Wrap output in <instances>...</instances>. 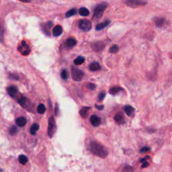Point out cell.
<instances>
[{
    "label": "cell",
    "instance_id": "1",
    "mask_svg": "<svg viewBox=\"0 0 172 172\" xmlns=\"http://www.w3.org/2000/svg\"><path fill=\"white\" fill-rule=\"evenodd\" d=\"M89 147V151L95 156L102 158V159H104L108 156V152L107 149L97 141H92L90 143Z\"/></svg>",
    "mask_w": 172,
    "mask_h": 172
},
{
    "label": "cell",
    "instance_id": "2",
    "mask_svg": "<svg viewBox=\"0 0 172 172\" xmlns=\"http://www.w3.org/2000/svg\"><path fill=\"white\" fill-rule=\"evenodd\" d=\"M108 7L107 3L103 2L102 4H98L96 7H95L94 12V16H93V19L94 20H98L102 18V16L104 13V11Z\"/></svg>",
    "mask_w": 172,
    "mask_h": 172
},
{
    "label": "cell",
    "instance_id": "3",
    "mask_svg": "<svg viewBox=\"0 0 172 172\" xmlns=\"http://www.w3.org/2000/svg\"><path fill=\"white\" fill-rule=\"evenodd\" d=\"M71 74L73 80L75 81H80L83 77L84 73L80 69H77L76 67H72Z\"/></svg>",
    "mask_w": 172,
    "mask_h": 172
},
{
    "label": "cell",
    "instance_id": "4",
    "mask_svg": "<svg viewBox=\"0 0 172 172\" xmlns=\"http://www.w3.org/2000/svg\"><path fill=\"white\" fill-rule=\"evenodd\" d=\"M56 129H57V127H56L55 121H54L53 116H51V118H49V121H48V135L49 136V137H51V138L53 137L54 134L55 133Z\"/></svg>",
    "mask_w": 172,
    "mask_h": 172
},
{
    "label": "cell",
    "instance_id": "5",
    "mask_svg": "<svg viewBox=\"0 0 172 172\" xmlns=\"http://www.w3.org/2000/svg\"><path fill=\"white\" fill-rule=\"evenodd\" d=\"M92 22L88 20L83 19V20H81L79 22V28L84 32L89 31L92 29Z\"/></svg>",
    "mask_w": 172,
    "mask_h": 172
},
{
    "label": "cell",
    "instance_id": "6",
    "mask_svg": "<svg viewBox=\"0 0 172 172\" xmlns=\"http://www.w3.org/2000/svg\"><path fill=\"white\" fill-rule=\"evenodd\" d=\"M90 122H91L92 126L97 127L100 126L101 123V119L96 115H92L90 117Z\"/></svg>",
    "mask_w": 172,
    "mask_h": 172
},
{
    "label": "cell",
    "instance_id": "7",
    "mask_svg": "<svg viewBox=\"0 0 172 172\" xmlns=\"http://www.w3.org/2000/svg\"><path fill=\"white\" fill-rule=\"evenodd\" d=\"M77 45V40L74 38H69L65 42V46L67 48H71Z\"/></svg>",
    "mask_w": 172,
    "mask_h": 172
},
{
    "label": "cell",
    "instance_id": "8",
    "mask_svg": "<svg viewBox=\"0 0 172 172\" xmlns=\"http://www.w3.org/2000/svg\"><path fill=\"white\" fill-rule=\"evenodd\" d=\"M127 4L129 5V6L131 7H136V6H140V5H143L144 4H146L147 2H144L142 1H139V0H137V1H135V0H130V1H126Z\"/></svg>",
    "mask_w": 172,
    "mask_h": 172
},
{
    "label": "cell",
    "instance_id": "9",
    "mask_svg": "<svg viewBox=\"0 0 172 172\" xmlns=\"http://www.w3.org/2000/svg\"><path fill=\"white\" fill-rule=\"evenodd\" d=\"M105 45L102 42H97L92 44V48L95 51H100L104 48Z\"/></svg>",
    "mask_w": 172,
    "mask_h": 172
},
{
    "label": "cell",
    "instance_id": "10",
    "mask_svg": "<svg viewBox=\"0 0 172 172\" xmlns=\"http://www.w3.org/2000/svg\"><path fill=\"white\" fill-rule=\"evenodd\" d=\"M124 110L125 112V113H126L129 116H132L135 111V108L130 105L125 106L124 107Z\"/></svg>",
    "mask_w": 172,
    "mask_h": 172
},
{
    "label": "cell",
    "instance_id": "11",
    "mask_svg": "<svg viewBox=\"0 0 172 172\" xmlns=\"http://www.w3.org/2000/svg\"><path fill=\"white\" fill-rule=\"evenodd\" d=\"M27 122V120L25 117H19L16 120V124L17 126L20 127H24Z\"/></svg>",
    "mask_w": 172,
    "mask_h": 172
},
{
    "label": "cell",
    "instance_id": "12",
    "mask_svg": "<svg viewBox=\"0 0 172 172\" xmlns=\"http://www.w3.org/2000/svg\"><path fill=\"white\" fill-rule=\"evenodd\" d=\"M63 33V28L61 26L57 25L53 30V34L54 36L57 37L61 35Z\"/></svg>",
    "mask_w": 172,
    "mask_h": 172
},
{
    "label": "cell",
    "instance_id": "13",
    "mask_svg": "<svg viewBox=\"0 0 172 172\" xmlns=\"http://www.w3.org/2000/svg\"><path fill=\"white\" fill-rule=\"evenodd\" d=\"M110 24V21L109 20H107L104 22H103L102 23L98 24V25H96V26H95V29H96V31H101V30H103V28H105L106 27H107Z\"/></svg>",
    "mask_w": 172,
    "mask_h": 172
},
{
    "label": "cell",
    "instance_id": "14",
    "mask_svg": "<svg viewBox=\"0 0 172 172\" xmlns=\"http://www.w3.org/2000/svg\"><path fill=\"white\" fill-rule=\"evenodd\" d=\"M155 23L157 27H162L165 25L166 20L163 18H155L154 19Z\"/></svg>",
    "mask_w": 172,
    "mask_h": 172
},
{
    "label": "cell",
    "instance_id": "15",
    "mask_svg": "<svg viewBox=\"0 0 172 172\" xmlns=\"http://www.w3.org/2000/svg\"><path fill=\"white\" fill-rule=\"evenodd\" d=\"M89 69L92 71H97L101 69V66L99 63L98 62H93L91 65H89Z\"/></svg>",
    "mask_w": 172,
    "mask_h": 172
},
{
    "label": "cell",
    "instance_id": "16",
    "mask_svg": "<svg viewBox=\"0 0 172 172\" xmlns=\"http://www.w3.org/2000/svg\"><path fill=\"white\" fill-rule=\"evenodd\" d=\"M7 92L10 96L14 97L18 92V88L15 86H10L7 88Z\"/></svg>",
    "mask_w": 172,
    "mask_h": 172
},
{
    "label": "cell",
    "instance_id": "17",
    "mask_svg": "<svg viewBox=\"0 0 172 172\" xmlns=\"http://www.w3.org/2000/svg\"><path fill=\"white\" fill-rule=\"evenodd\" d=\"M114 121H115L117 123L119 124H122L124 123V118L122 114H118L114 116Z\"/></svg>",
    "mask_w": 172,
    "mask_h": 172
},
{
    "label": "cell",
    "instance_id": "18",
    "mask_svg": "<svg viewBox=\"0 0 172 172\" xmlns=\"http://www.w3.org/2000/svg\"><path fill=\"white\" fill-rule=\"evenodd\" d=\"M90 109V107H83L80 110V115L81 117H83V118H86L88 115V112Z\"/></svg>",
    "mask_w": 172,
    "mask_h": 172
},
{
    "label": "cell",
    "instance_id": "19",
    "mask_svg": "<svg viewBox=\"0 0 172 172\" xmlns=\"http://www.w3.org/2000/svg\"><path fill=\"white\" fill-rule=\"evenodd\" d=\"M40 128V126L39 124L37 123H35L33 125H32L31 127V129H30V133H31V135H34L36 133V132L38 130H39Z\"/></svg>",
    "mask_w": 172,
    "mask_h": 172
},
{
    "label": "cell",
    "instance_id": "20",
    "mask_svg": "<svg viewBox=\"0 0 172 172\" xmlns=\"http://www.w3.org/2000/svg\"><path fill=\"white\" fill-rule=\"evenodd\" d=\"M122 90H123V89L121 88V87H112L111 89H110L109 90V93H110V94L112 95H116L119 93Z\"/></svg>",
    "mask_w": 172,
    "mask_h": 172
},
{
    "label": "cell",
    "instance_id": "21",
    "mask_svg": "<svg viewBox=\"0 0 172 172\" xmlns=\"http://www.w3.org/2000/svg\"><path fill=\"white\" fill-rule=\"evenodd\" d=\"M79 13L81 16H88L89 15V10L86 7H81L80 10H79Z\"/></svg>",
    "mask_w": 172,
    "mask_h": 172
},
{
    "label": "cell",
    "instance_id": "22",
    "mask_svg": "<svg viewBox=\"0 0 172 172\" xmlns=\"http://www.w3.org/2000/svg\"><path fill=\"white\" fill-rule=\"evenodd\" d=\"M85 62V58L82 56H79L74 60V64L76 65H80Z\"/></svg>",
    "mask_w": 172,
    "mask_h": 172
},
{
    "label": "cell",
    "instance_id": "23",
    "mask_svg": "<svg viewBox=\"0 0 172 172\" xmlns=\"http://www.w3.org/2000/svg\"><path fill=\"white\" fill-rule=\"evenodd\" d=\"M18 161H19V162L21 163V164L25 165L26 163H27V162H28V158H27L26 155H21L18 157Z\"/></svg>",
    "mask_w": 172,
    "mask_h": 172
},
{
    "label": "cell",
    "instance_id": "24",
    "mask_svg": "<svg viewBox=\"0 0 172 172\" xmlns=\"http://www.w3.org/2000/svg\"><path fill=\"white\" fill-rule=\"evenodd\" d=\"M37 112H38V113H39L40 114H43L46 112L45 106L42 104V103H40V104L38 106Z\"/></svg>",
    "mask_w": 172,
    "mask_h": 172
},
{
    "label": "cell",
    "instance_id": "25",
    "mask_svg": "<svg viewBox=\"0 0 172 172\" xmlns=\"http://www.w3.org/2000/svg\"><path fill=\"white\" fill-rule=\"evenodd\" d=\"M76 14H77V10L75 9V8H73V9L68 11L65 16H66V18H70L71 17V16H75Z\"/></svg>",
    "mask_w": 172,
    "mask_h": 172
},
{
    "label": "cell",
    "instance_id": "26",
    "mask_svg": "<svg viewBox=\"0 0 172 172\" xmlns=\"http://www.w3.org/2000/svg\"><path fill=\"white\" fill-rule=\"evenodd\" d=\"M61 77L63 80H67L69 78V73L67 70L63 69L61 73Z\"/></svg>",
    "mask_w": 172,
    "mask_h": 172
},
{
    "label": "cell",
    "instance_id": "27",
    "mask_svg": "<svg viewBox=\"0 0 172 172\" xmlns=\"http://www.w3.org/2000/svg\"><path fill=\"white\" fill-rule=\"evenodd\" d=\"M118 50H119L118 46L117 45H114L110 48V50H109V51H110L111 53H116L118 51Z\"/></svg>",
    "mask_w": 172,
    "mask_h": 172
},
{
    "label": "cell",
    "instance_id": "28",
    "mask_svg": "<svg viewBox=\"0 0 172 172\" xmlns=\"http://www.w3.org/2000/svg\"><path fill=\"white\" fill-rule=\"evenodd\" d=\"M17 132H18V129H17V128H16V127H15V126H13V127H11L10 130H9V133H10V135H14Z\"/></svg>",
    "mask_w": 172,
    "mask_h": 172
},
{
    "label": "cell",
    "instance_id": "29",
    "mask_svg": "<svg viewBox=\"0 0 172 172\" xmlns=\"http://www.w3.org/2000/svg\"><path fill=\"white\" fill-rule=\"evenodd\" d=\"M18 102L22 106H24V104L26 103V98L24 97H20L18 99Z\"/></svg>",
    "mask_w": 172,
    "mask_h": 172
},
{
    "label": "cell",
    "instance_id": "30",
    "mask_svg": "<svg viewBox=\"0 0 172 172\" xmlns=\"http://www.w3.org/2000/svg\"><path fill=\"white\" fill-rule=\"evenodd\" d=\"M53 26V23L52 22H48L46 24V26H45V28L46 30L45 31L46 32H50V29L51 28V27Z\"/></svg>",
    "mask_w": 172,
    "mask_h": 172
},
{
    "label": "cell",
    "instance_id": "31",
    "mask_svg": "<svg viewBox=\"0 0 172 172\" xmlns=\"http://www.w3.org/2000/svg\"><path fill=\"white\" fill-rule=\"evenodd\" d=\"M105 95H106V93L104 92L100 93V94L98 95V101H100V102L102 101L103 99H104Z\"/></svg>",
    "mask_w": 172,
    "mask_h": 172
},
{
    "label": "cell",
    "instance_id": "32",
    "mask_svg": "<svg viewBox=\"0 0 172 172\" xmlns=\"http://www.w3.org/2000/svg\"><path fill=\"white\" fill-rule=\"evenodd\" d=\"M150 150H151V149H150L149 147H143V148H142V149H141L140 153L148 152V151H150Z\"/></svg>",
    "mask_w": 172,
    "mask_h": 172
},
{
    "label": "cell",
    "instance_id": "33",
    "mask_svg": "<svg viewBox=\"0 0 172 172\" xmlns=\"http://www.w3.org/2000/svg\"><path fill=\"white\" fill-rule=\"evenodd\" d=\"M87 87L91 90H94L95 89V85H94V83H88L87 85Z\"/></svg>",
    "mask_w": 172,
    "mask_h": 172
},
{
    "label": "cell",
    "instance_id": "34",
    "mask_svg": "<svg viewBox=\"0 0 172 172\" xmlns=\"http://www.w3.org/2000/svg\"><path fill=\"white\" fill-rule=\"evenodd\" d=\"M3 37H4V30L0 24V39H2Z\"/></svg>",
    "mask_w": 172,
    "mask_h": 172
},
{
    "label": "cell",
    "instance_id": "35",
    "mask_svg": "<svg viewBox=\"0 0 172 172\" xmlns=\"http://www.w3.org/2000/svg\"><path fill=\"white\" fill-rule=\"evenodd\" d=\"M95 107H96L98 110H102L103 109V106L102 105V106H98V105H95Z\"/></svg>",
    "mask_w": 172,
    "mask_h": 172
},
{
    "label": "cell",
    "instance_id": "36",
    "mask_svg": "<svg viewBox=\"0 0 172 172\" xmlns=\"http://www.w3.org/2000/svg\"><path fill=\"white\" fill-rule=\"evenodd\" d=\"M149 163L148 162H144L143 164L142 165V168H146V167H147V166H149Z\"/></svg>",
    "mask_w": 172,
    "mask_h": 172
}]
</instances>
